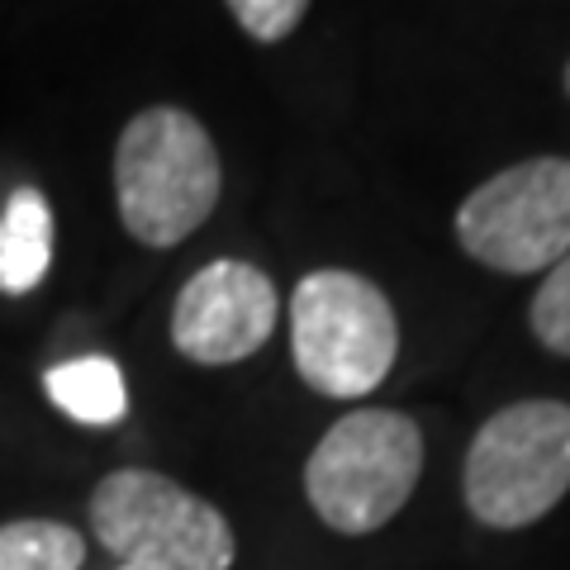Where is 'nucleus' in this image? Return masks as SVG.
<instances>
[{
	"instance_id": "nucleus-1",
	"label": "nucleus",
	"mask_w": 570,
	"mask_h": 570,
	"mask_svg": "<svg viewBox=\"0 0 570 570\" xmlns=\"http://www.w3.org/2000/svg\"><path fill=\"white\" fill-rule=\"evenodd\" d=\"M224 167L190 110L148 105L115 142V205L142 247H176L219 205Z\"/></svg>"
},
{
	"instance_id": "nucleus-2",
	"label": "nucleus",
	"mask_w": 570,
	"mask_h": 570,
	"mask_svg": "<svg viewBox=\"0 0 570 570\" xmlns=\"http://www.w3.org/2000/svg\"><path fill=\"white\" fill-rule=\"evenodd\" d=\"M423 475V433L400 409H352L305 461V499L324 528L366 538L409 504Z\"/></svg>"
},
{
	"instance_id": "nucleus-3",
	"label": "nucleus",
	"mask_w": 570,
	"mask_h": 570,
	"mask_svg": "<svg viewBox=\"0 0 570 570\" xmlns=\"http://www.w3.org/2000/svg\"><path fill=\"white\" fill-rule=\"evenodd\" d=\"M291 352L309 390L328 400H362L400 356L395 309L376 281L356 272H309L291 295Z\"/></svg>"
},
{
	"instance_id": "nucleus-4",
	"label": "nucleus",
	"mask_w": 570,
	"mask_h": 570,
	"mask_svg": "<svg viewBox=\"0 0 570 570\" xmlns=\"http://www.w3.org/2000/svg\"><path fill=\"white\" fill-rule=\"evenodd\" d=\"M570 490V404L519 400L471 438L461 494L475 523L513 532L547 519Z\"/></svg>"
},
{
	"instance_id": "nucleus-5",
	"label": "nucleus",
	"mask_w": 570,
	"mask_h": 570,
	"mask_svg": "<svg viewBox=\"0 0 570 570\" xmlns=\"http://www.w3.org/2000/svg\"><path fill=\"white\" fill-rule=\"evenodd\" d=\"M86 519L115 561H148L163 570H228L238 561L224 513L163 471H110L91 490Z\"/></svg>"
},
{
	"instance_id": "nucleus-6",
	"label": "nucleus",
	"mask_w": 570,
	"mask_h": 570,
	"mask_svg": "<svg viewBox=\"0 0 570 570\" xmlns=\"http://www.w3.org/2000/svg\"><path fill=\"white\" fill-rule=\"evenodd\" d=\"M456 238L490 272H551L570 253V163L528 157L490 176L461 200Z\"/></svg>"
},
{
	"instance_id": "nucleus-7",
	"label": "nucleus",
	"mask_w": 570,
	"mask_h": 570,
	"mask_svg": "<svg viewBox=\"0 0 570 570\" xmlns=\"http://www.w3.org/2000/svg\"><path fill=\"white\" fill-rule=\"evenodd\" d=\"M281 295L253 262L219 257L200 266L171 305V343L195 366H234L276 333Z\"/></svg>"
},
{
	"instance_id": "nucleus-8",
	"label": "nucleus",
	"mask_w": 570,
	"mask_h": 570,
	"mask_svg": "<svg viewBox=\"0 0 570 570\" xmlns=\"http://www.w3.org/2000/svg\"><path fill=\"white\" fill-rule=\"evenodd\" d=\"M52 266V209L39 186H14L0 209V291L24 295Z\"/></svg>"
},
{
	"instance_id": "nucleus-9",
	"label": "nucleus",
	"mask_w": 570,
	"mask_h": 570,
	"mask_svg": "<svg viewBox=\"0 0 570 570\" xmlns=\"http://www.w3.org/2000/svg\"><path fill=\"white\" fill-rule=\"evenodd\" d=\"M48 400L62 409L67 419L86 428H115L129 414V390H124V371L110 356H77V362H58L43 376Z\"/></svg>"
},
{
	"instance_id": "nucleus-10",
	"label": "nucleus",
	"mask_w": 570,
	"mask_h": 570,
	"mask_svg": "<svg viewBox=\"0 0 570 570\" xmlns=\"http://www.w3.org/2000/svg\"><path fill=\"white\" fill-rule=\"evenodd\" d=\"M86 538L58 519L0 523V570H81Z\"/></svg>"
},
{
	"instance_id": "nucleus-11",
	"label": "nucleus",
	"mask_w": 570,
	"mask_h": 570,
	"mask_svg": "<svg viewBox=\"0 0 570 570\" xmlns=\"http://www.w3.org/2000/svg\"><path fill=\"white\" fill-rule=\"evenodd\" d=\"M528 324L547 352L570 356V253L542 276V291L532 295Z\"/></svg>"
},
{
	"instance_id": "nucleus-12",
	"label": "nucleus",
	"mask_w": 570,
	"mask_h": 570,
	"mask_svg": "<svg viewBox=\"0 0 570 570\" xmlns=\"http://www.w3.org/2000/svg\"><path fill=\"white\" fill-rule=\"evenodd\" d=\"M228 14L243 24L247 39L257 43H281L305 24V10L309 0H224Z\"/></svg>"
},
{
	"instance_id": "nucleus-13",
	"label": "nucleus",
	"mask_w": 570,
	"mask_h": 570,
	"mask_svg": "<svg viewBox=\"0 0 570 570\" xmlns=\"http://www.w3.org/2000/svg\"><path fill=\"white\" fill-rule=\"evenodd\" d=\"M115 570H163V566H148V561H119Z\"/></svg>"
},
{
	"instance_id": "nucleus-14",
	"label": "nucleus",
	"mask_w": 570,
	"mask_h": 570,
	"mask_svg": "<svg viewBox=\"0 0 570 570\" xmlns=\"http://www.w3.org/2000/svg\"><path fill=\"white\" fill-rule=\"evenodd\" d=\"M566 96H570V62H566Z\"/></svg>"
}]
</instances>
